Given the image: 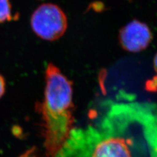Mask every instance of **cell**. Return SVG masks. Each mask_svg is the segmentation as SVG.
<instances>
[{
	"instance_id": "obj_1",
	"label": "cell",
	"mask_w": 157,
	"mask_h": 157,
	"mask_svg": "<svg viewBox=\"0 0 157 157\" xmlns=\"http://www.w3.org/2000/svg\"><path fill=\"white\" fill-rule=\"evenodd\" d=\"M99 124L73 129L56 157H133L132 105H114Z\"/></svg>"
},
{
	"instance_id": "obj_2",
	"label": "cell",
	"mask_w": 157,
	"mask_h": 157,
	"mask_svg": "<svg viewBox=\"0 0 157 157\" xmlns=\"http://www.w3.org/2000/svg\"><path fill=\"white\" fill-rule=\"evenodd\" d=\"M72 82L53 63L45 71L44 101L40 109L43 120L44 145L49 157H56L73 129Z\"/></svg>"
},
{
	"instance_id": "obj_3",
	"label": "cell",
	"mask_w": 157,
	"mask_h": 157,
	"mask_svg": "<svg viewBox=\"0 0 157 157\" xmlns=\"http://www.w3.org/2000/svg\"><path fill=\"white\" fill-rule=\"evenodd\" d=\"M30 24L32 31L37 37L52 41L64 34L67 19L60 7L53 3H43L32 13Z\"/></svg>"
},
{
	"instance_id": "obj_4",
	"label": "cell",
	"mask_w": 157,
	"mask_h": 157,
	"mask_svg": "<svg viewBox=\"0 0 157 157\" xmlns=\"http://www.w3.org/2000/svg\"><path fill=\"white\" fill-rule=\"evenodd\" d=\"M119 38L125 51L138 52L149 46L153 36L147 24L134 20L121 29Z\"/></svg>"
},
{
	"instance_id": "obj_5",
	"label": "cell",
	"mask_w": 157,
	"mask_h": 157,
	"mask_svg": "<svg viewBox=\"0 0 157 157\" xmlns=\"http://www.w3.org/2000/svg\"><path fill=\"white\" fill-rule=\"evenodd\" d=\"M13 17L10 0H0V24L11 21Z\"/></svg>"
},
{
	"instance_id": "obj_6",
	"label": "cell",
	"mask_w": 157,
	"mask_h": 157,
	"mask_svg": "<svg viewBox=\"0 0 157 157\" xmlns=\"http://www.w3.org/2000/svg\"><path fill=\"white\" fill-rule=\"evenodd\" d=\"M147 87L149 90H154L157 89V76L155 77L153 80L149 81L147 84Z\"/></svg>"
},
{
	"instance_id": "obj_7",
	"label": "cell",
	"mask_w": 157,
	"mask_h": 157,
	"mask_svg": "<svg viewBox=\"0 0 157 157\" xmlns=\"http://www.w3.org/2000/svg\"><path fill=\"white\" fill-rule=\"evenodd\" d=\"M6 92V81L4 77L0 74V98H1Z\"/></svg>"
},
{
	"instance_id": "obj_8",
	"label": "cell",
	"mask_w": 157,
	"mask_h": 157,
	"mask_svg": "<svg viewBox=\"0 0 157 157\" xmlns=\"http://www.w3.org/2000/svg\"><path fill=\"white\" fill-rule=\"evenodd\" d=\"M19 157H37L35 153V148H32L28 150Z\"/></svg>"
},
{
	"instance_id": "obj_9",
	"label": "cell",
	"mask_w": 157,
	"mask_h": 157,
	"mask_svg": "<svg viewBox=\"0 0 157 157\" xmlns=\"http://www.w3.org/2000/svg\"><path fill=\"white\" fill-rule=\"evenodd\" d=\"M13 132L16 136H21V134L22 133L21 128L18 127V126H15V127H14V129L13 130Z\"/></svg>"
},
{
	"instance_id": "obj_10",
	"label": "cell",
	"mask_w": 157,
	"mask_h": 157,
	"mask_svg": "<svg viewBox=\"0 0 157 157\" xmlns=\"http://www.w3.org/2000/svg\"><path fill=\"white\" fill-rule=\"evenodd\" d=\"M154 67H155V71L157 72V53L154 58Z\"/></svg>"
}]
</instances>
